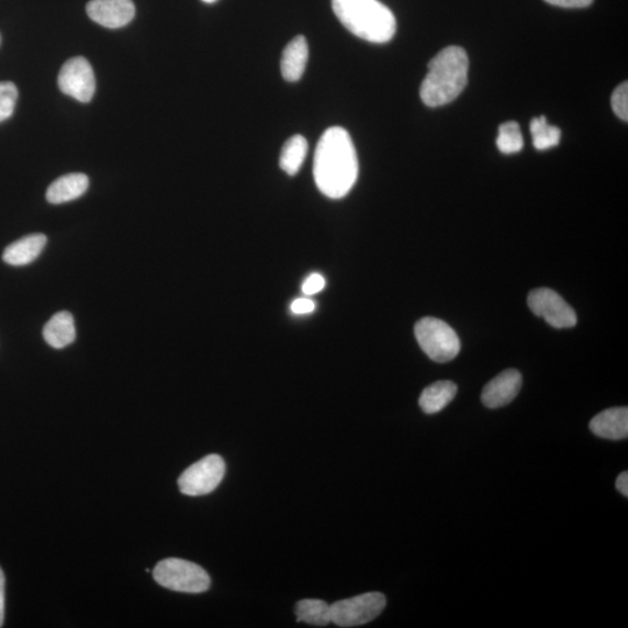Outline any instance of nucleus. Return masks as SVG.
<instances>
[{
  "instance_id": "obj_2",
  "label": "nucleus",
  "mask_w": 628,
  "mask_h": 628,
  "mask_svg": "<svg viewBox=\"0 0 628 628\" xmlns=\"http://www.w3.org/2000/svg\"><path fill=\"white\" fill-rule=\"evenodd\" d=\"M469 59L465 49H442L428 63V73L420 87V98L428 107L452 103L468 83Z\"/></svg>"
},
{
  "instance_id": "obj_6",
  "label": "nucleus",
  "mask_w": 628,
  "mask_h": 628,
  "mask_svg": "<svg viewBox=\"0 0 628 628\" xmlns=\"http://www.w3.org/2000/svg\"><path fill=\"white\" fill-rule=\"evenodd\" d=\"M387 605L380 592H368L331 605L332 623L340 627H356L373 622Z\"/></svg>"
},
{
  "instance_id": "obj_12",
  "label": "nucleus",
  "mask_w": 628,
  "mask_h": 628,
  "mask_svg": "<svg viewBox=\"0 0 628 628\" xmlns=\"http://www.w3.org/2000/svg\"><path fill=\"white\" fill-rule=\"evenodd\" d=\"M590 430L599 438L623 440L628 435L627 408L605 410L591 420Z\"/></svg>"
},
{
  "instance_id": "obj_3",
  "label": "nucleus",
  "mask_w": 628,
  "mask_h": 628,
  "mask_svg": "<svg viewBox=\"0 0 628 628\" xmlns=\"http://www.w3.org/2000/svg\"><path fill=\"white\" fill-rule=\"evenodd\" d=\"M332 9L355 37L373 44H385L395 37L394 13L378 0H332Z\"/></svg>"
},
{
  "instance_id": "obj_29",
  "label": "nucleus",
  "mask_w": 628,
  "mask_h": 628,
  "mask_svg": "<svg viewBox=\"0 0 628 628\" xmlns=\"http://www.w3.org/2000/svg\"><path fill=\"white\" fill-rule=\"evenodd\" d=\"M203 2L206 4H213V3H216L217 0H203Z\"/></svg>"
},
{
  "instance_id": "obj_13",
  "label": "nucleus",
  "mask_w": 628,
  "mask_h": 628,
  "mask_svg": "<svg viewBox=\"0 0 628 628\" xmlns=\"http://www.w3.org/2000/svg\"><path fill=\"white\" fill-rule=\"evenodd\" d=\"M47 245L45 234L27 235L7 247L3 254L5 263L13 267L27 266L39 258Z\"/></svg>"
},
{
  "instance_id": "obj_1",
  "label": "nucleus",
  "mask_w": 628,
  "mask_h": 628,
  "mask_svg": "<svg viewBox=\"0 0 628 628\" xmlns=\"http://www.w3.org/2000/svg\"><path fill=\"white\" fill-rule=\"evenodd\" d=\"M358 176V154L351 135L342 127L328 128L314 153L313 177L317 188L328 198H344L353 189Z\"/></svg>"
},
{
  "instance_id": "obj_18",
  "label": "nucleus",
  "mask_w": 628,
  "mask_h": 628,
  "mask_svg": "<svg viewBox=\"0 0 628 628\" xmlns=\"http://www.w3.org/2000/svg\"><path fill=\"white\" fill-rule=\"evenodd\" d=\"M308 151V141L303 135H294L285 142L280 156V167L284 173L290 176L297 175L303 166Z\"/></svg>"
},
{
  "instance_id": "obj_28",
  "label": "nucleus",
  "mask_w": 628,
  "mask_h": 628,
  "mask_svg": "<svg viewBox=\"0 0 628 628\" xmlns=\"http://www.w3.org/2000/svg\"><path fill=\"white\" fill-rule=\"evenodd\" d=\"M617 489L620 491V494H622L625 497H628V474L627 471H624V473L620 474L619 477L617 478Z\"/></svg>"
},
{
  "instance_id": "obj_9",
  "label": "nucleus",
  "mask_w": 628,
  "mask_h": 628,
  "mask_svg": "<svg viewBox=\"0 0 628 628\" xmlns=\"http://www.w3.org/2000/svg\"><path fill=\"white\" fill-rule=\"evenodd\" d=\"M528 306L555 328L574 327L577 317L574 309L555 291L547 288L534 289L528 295Z\"/></svg>"
},
{
  "instance_id": "obj_21",
  "label": "nucleus",
  "mask_w": 628,
  "mask_h": 628,
  "mask_svg": "<svg viewBox=\"0 0 628 628\" xmlns=\"http://www.w3.org/2000/svg\"><path fill=\"white\" fill-rule=\"evenodd\" d=\"M497 147L504 154H516L524 148V139L519 124L516 121L499 126Z\"/></svg>"
},
{
  "instance_id": "obj_5",
  "label": "nucleus",
  "mask_w": 628,
  "mask_h": 628,
  "mask_svg": "<svg viewBox=\"0 0 628 628\" xmlns=\"http://www.w3.org/2000/svg\"><path fill=\"white\" fill-rule=\"evenodd\" d=\"M415 334L421 349L435 362L452 361L460 353L458 334L445 321L432 317L423 318L416 324Z\"/></svg>"
},
{
  "instance_id": "obj_26",
  "label": "nucleus",
  "mask_w": 628,
  "mask_h": 628,
  "mask_svg": "<svg viewBox=\"0 0 628 628\" xmlns=\"http://www.w3.org/2000/svg\"><path fill=\"white\" fill-rule=\"evenodd\" d=\"M548 4L566 7V9H583L590 6L594 0H545Z\"/></svg>"
},
{
  "instance_id": "obj_22",
  "label": "nucleus",
  "mask_w": 628,
  "mask_h": 628,
  "mask_svg": "<svg viewBox=\"0 0 628 628\" xmlns=\"http://www.w3.org/2000/svg\"><path fill=\"white\" fill-rule=\"evenodd\" d=\"M18 89L12 82H0V123L11 118L16 109Z\"/></svg>"
},
{
  "instance_id": "obj_7",
  "label": "nucleus",
  "mask_w": 628,
  "mask_h": 628,
  "mask_svg": "<svg viewBox=\"0 0 628 628\" xmlns=\"http://www.w3.org/2000/svg\"><path fill=\"white\" fill-rule=\"evenodd\" d=\"M225 470V462L221 456L217 454L205 456L184 471L178 478V487L184 495H208L223 481Z\"/></svg>"
},
{
  "instance_id": "obj_15",
  "label": "nucleus",
  "mask_w": 628,
  "mask_h": 628,
  "mask_svg": "<svg viewBox=\"0 0 628 628\" xmlns=\"http://www.w3.org/2000/svg\"><path fill=\"white\" fill-rule=\"evenodd\" d=\"M89 189V177L84 174H68L57 178L47 190L46 198L51 204L73 202Z\"/></svg>"
},
{
  "instance_id": "obj_10",
  "label": "nucleus",
  "mask_w": 628,
  "mask_h": 628,
  "mask_svg": "<svg viewBox=\"0 0 628 628\" xmlns=\"http://www.w3.org/2000/svg\"><path fill=\"white\" fill-rule=\"evenodd\" d=\"M87 12L95 23L116 30L131 23L135 6L132 0H91Z\"/></svg>"
},
{
  "instance_id": "obj_20",
  "label": "nucleus",
  "mask_w": 628,
  "mask_h": 628,
  "mask_svg": "<svg viewBox=\"0 0 628 628\" xmlns=\"http://www.w3.org/2000/svg\"><path fill=\"white\" fill-rule=\"evenodd\" d=\"M530 130L533 137V145L538 151H547L560 144V128L548 124L545 116L534 118L531 121Z\"/></svg>"
},
{
  "instance_id": "obj_23",
  "label": "nucleus",
  "mask_w": 628,
  "mask_h": 628,
  "mask_svg": "<svg viewBox=\"0 0 628 628\" xmlns=\"http://www.w3.org/2000/svg\"><path fill=\"white\" fill-rule=\"evenodd\" d=\"M612 110L617 116L627 121L628 120V83L624 82L613 91L611 98Z\"/></svg>"
},
{
  "instance_id": "obj_19",
  "label": "nucleus",
  "mask_w": 628,
  "mask_h": 628,
  "mask_svg": "<svg viewBox=\"0 0 628 628\" xmlns=\"http://www.w3.org/2000/svg\"><path fill=\"white\" fill-rule=\"evenodd\" d=\"M298 622L314 626H326L332 623L331 605L321 599H304L297 604Z\"/></svg>"
},
{
  "instance_id": "obj_16",
  "label": "nucleus",
  "mask_w": 628,
  "mask_h": 628,
  "mask_svg": "<svg viewBox=\"0 0 628 628\" xmlns=\"http://www.w3.org/2000/svg\"><path fill=\"white\" fill-rule=\"evenodd\" d=\"M44 338L55 349L67 347L76 339L75 321L71 313H56L44 328Z\"/></svg>"
},
{
  "instance_id": "obj_4",
  "label": "nucleus",
  "mask_w": 628,
  "mask_h": 628,
  "mask_svg": "<svg viewBox=\"0 0 628 628\" xmlns=\"http://www.w3.org/2000/svg\"><path fill=\"white\" fill-rule=\"evenodd\" d=\"M154 578L163 588L187 594H201L211 585L209 574L201 566L174 558L157 563Z\"/></svg>"
},
{
  "instance_id": "obj_24",
  "label": "nucleus",
  "mask_w": 628,
  "mask_h": 628,
  "mask_svg": "<svg viewBox=\"0 0 628 628\" xmlns=\"http://www.w3.org/2000/svg\"><path fill=\"white\" fill-rule=\"evenodd\" d=\"M326 281L323 276L320 274H312L303 284V292L306 296H312L318 294L321 290L325 288Z\"/></svg>"
},
{
  "instance_id": "obj_17",
  "label": "nucleus",
  "mask_w": 628,
  "mask_h": 628,
  "mask_svg": "<svg viewBox=\"0 0 628 628\" xmlns=\"http://www.w3.org/2000/svg\"><path fill=\"white\" fill-rule=\"evenodd\" d=\"M458 394V387L452 381L435 382L423 391L419 405L427 415H434L446 408Z\"/></svg>"
},
{
  "instance_id": "obj_14",
  "label": "nucleus",
  "mask_w": 628,
  "mask_h": 628,
  "mask_svg": "<svg viewBox=\"0 0 628 628\" xmlns=\"http://www.w3.org/2000/svg\"><path fill=\"white\" fill-rule=\"evenodd\" d=\"M309 60V45L303 35H298L284 48L281 71L285 81L297 82L301 80Z\"/></svg>"
},
{
  "instance_id": "obj_8",
  "label": "nucleus",
  "mask_w": 628,
  "mask_h": 628,
  "mask_svg": "<svg viewBox=\"0 0 628 628\" xmlns=\"http://www.w3.org/2000/svg\"><path fill=\"white\" fill-rule=\"evenodd\" d=\"M59 88L64 95L78 102H91L96 92V77L89 61L78 56L64 63L59 74Z\"/></svg>"
},
{
  "instance_id": "obj_25",
  "label": "nucleus",
  "mask_w": 628,
  "mask_h": 628,
  "mask_svg": "<svg viewBox=\"0 0 628 628\" xmlns=\"http://www.w3.org/2000/svg\"><path fill=\"white\" fill-rule=\"evenodd\" d=\"M316 310V303L308 298H299L291 304V311L295 314H308Z\"/></svg>"
},
{
  "instance_id": "obj_27",
  "label": "nucleus",
  "mask_w": 628,
  "mask_h": 628,
  "mask_svg": "<svg viewBox=\"0 0 628 628\" xmlns=\"http://www.w3.org/2000/svg\"><path fill=\"white\" fill-rule=\"evenodd\" d=\"M5 618V575L0 568V627L4 626Z\"/></svg>"
},
{
  "instance_id": "obj_11",
  "label": "nucleus",
  "mask_w": 628,
  "mask_h": 628,
  "mask_svg": "<svg viewBox=\"0 0 628 628\" xmlns=\"http://www.w3.org/2000/svg\"><path fill=\"white\" fill-rule=\"evenodd\" d=\"M522 384L523 377L518 370H505L485 385L482 403L489 409L503 408L518 396Z\"/></svg>"
}]
</instances>
